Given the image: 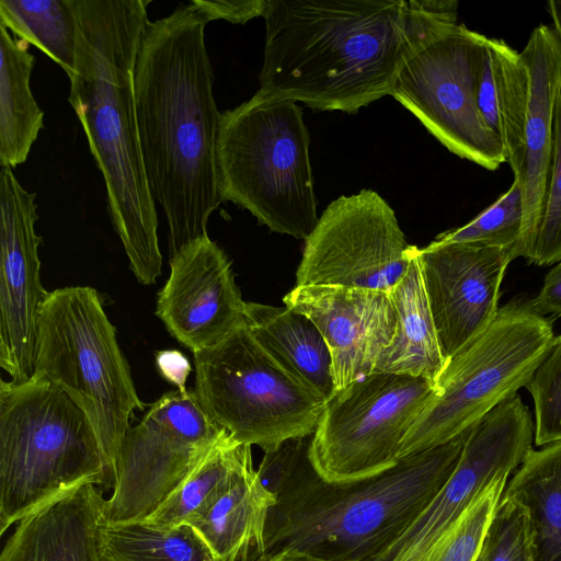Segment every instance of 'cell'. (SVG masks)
Here are the masks:
<instances>
[{
    "mask_svg": "<svg viewBox=\"0 0 561 561\" xmlns=\"http://www.w3.org/2000/svg\"><path fill=\"white\" fill-rule=\"evenodd\" d=\"M260 91L357 113L390 95L417 38L456 19L447 0H267Z\"/></svg>",
    "mask_w": 561,
    "mask_h": 561,
    "instance_id": "1",
    "label": "cell"
},
{
    "mask_svg": "<svg viewBox=\"0 0 561 561\" xmlns=\"http://www.w3.org/2000/svg\"><path fill=\"white\" fill-rule=\"evenodd\" d=\"M208 22L192 3L148 21L134 92L149 188L169 227L170 256L207 236L220 196L216 144L221 113L205 44Z\"/></svg>",
    "mask_w": 561,
    "mask_h": 561,
    "instance_id": "2",
    "label": "cell"
},
{
    "mask_svg": "<svg viewBox=\"0 0 561 561\" xmlns=\"http://www.w3.org/2000/svg\"><path fill=\"white\" fill-rule=\"evenodd\" d=\"M470 430L348 483L329 482L314 470L309 459L312 435L265 453L257 472L276 503L268 515L264 557L294 549L329 561H373L451 476Z\"/></svg>",
    "mask_w": 561,
    "mask_h": 561,
    "instance_id": "3",
    "label": "cell"
},
{
    "mask_svg": "<svg viewBox=\"0 0 561 561\" xmlns=\"http://www.w3.org/2000/svg\"><path fill=\"white\" fill-rule=\"evenodd\" d=\"M76 64L68 101L102 173L107 209L142 285L161 275L158 216L140 145L135 66L150 0H72Z\"/></svg>",
    "mask_w": 561,
    "mask_h": 561,
    "instance_id": "4",
    "label": "cell"
},
{
    "mask_svg": "<svg viewBox=\"0 0 561 561\" xmlns=\"http://www.w3.org/2000/svg\"><path fill=\"white\" fill-rule=\"evenodd\" d=\"M309 147L301 107L257 90L220 116L222 202L247 209L273 232L306 241L319 221Z\"/></svg>",
    "mask_w": 561,
    "mask_h": 561,
    "instance_id": "5",
    "label": "cell"
},
{
    "mask_svg": "<svg viewBox=\"0 0 561 561\" xmlns=\"http://www.w3.org/2000/svg\"><path fill=\"white\" fill-rule=\"evenodd\" d=\"M96 433L61 389L31 378L0 383V534L83 483L106 485Z\"/></svg>",
    "mask_w": 561,
    "mask_h": 561,
    "instance_id": "6",
    "label": "cell"
},
{
    "mask_svg": "<svg viewBox=\"0 0 561 561\" xmlns=\"http://www.w3.org/2000/svg\"><path fill=\"white\" fill-rule=\"evenodd\" d=\"M33 379L66 392L99 438L114 488L119 450L140 401L100 294L89 286L49 291L39 314Z\"/></svg>",
    "mask_w": 561,
    "mask_h": 561,
    "instance_id": "7",
    "label": "cell"
},
{
    "mask_svg": "<svg viewBox=\"0 0 561 561\" xmlns=\"http://www.w3.org/2000/svg\"><path fill=\"white\" fill-rule=\"evenodd\" d=\"M553 339L551 321L531 300L515 297L500 307L491 324L447 360L399 459L448 443L518 393Z\"/></svg>",
    "mask_w": 561,
    "mask_h": 561,
    "instance_id": "8",
    "label": "cell"
},
{
    "mask_svg": "<svg viewBox=\"0 0 561 561\" xmlns=\"http://www.w3.org/2000/svg\"><path fill=\"white\" fill-rule=\"evenodd\" d=\"M193 355L197 401L237 442L267 453L314 434L327 401L267 352L247 324Z\"/></svg>",
    "mask_w": 561,
    "mask_h": 561,
    "instance_id": "9",
    "label": "cell"
},
{
    "mask_svg": "<svg viewBox=\"0 0 561 561\" xmlns=\"http://www.w3.org/2000/svg\"><path fill=\"white\" fill-rule=\"evenodd\" d=\"M486 39L458 23L430 28L405 57L390 95L450 152L493 171L506 158L478 105Z\"/></svg>",
    "mask_w": 561,
    "mask_h": 561,
    "instance_id": "10",
    "label": "cell"
},
{
    "mask_svg": "<svg viewBox=\"0 0 561 561\" xmlns=\"http://www.w3.org/2000/svg\"><path fill=\"white\" fill-rule=\"evenodd\" d=\"M435 391L424 378L374 371L335 392L312 435L314 470L329 482L348 483L390 469Z\"/></svg>",
    "mask_w": 561,
    "mask_h": 561,
    "instance_id": "11",
    "label": "cell"
},
{
    "mask_svg": "<svg viewBox=\"0 0 561 561\" xmlns=\"http://www.w3.org/2000/svg\"><path fill=\"white\" fill-rule=\"evenodd\" d=\"M227 431L203 410L193 390L160 397L127 428L105 522L146 519L188 478Z\"/></svg>",
    "mask_w": 561,
    "mask_h": 561,
    "instance_id": "12",
    "label": "cell"
},
{
    "mask_svg": "<svg viewBox=\"0 0 561 561\" xmlns=\"http://www.w3.org/2000/svg\"><path fill=\"white\" fill-rule=\"evenodd\" d=\"M392 207L376 191L332 201L305 241L296 286H344L389 291L412 259Z\"/></svg>",
    "mask_w": 561,
    "mask_h": 561,
    "instance_id": "13",
    "label": "cell"
},
{
    "mask_svg": "<svg viewBox=\"0 0 561 561\" xmlns=\"http://www.w3.org/2000/svg\"><path fill=\"white\" fill-rule=\"evenodd\" d=\"M533 440L534 417L516 393L471 427L451 476L410 527L373 561H420L491 482L519 467Z\"/></svg>",
    "mask_w": 561,
    "mask_h": 561,
    "instance_id": "14",
    "label": "cell"
},
{
    "mask_svg": "<svg viewBox=\"0 0 561 561\" xmlns=\"http://www.w3.org/2000/svg\"><path fill=\"white\" fill-rule=\"evenodd\" d=\"M36 193L12 168L0 170V366L21 383L32 378L42 306L48 295L39 277Z\"/></svg>",
    "mask_w": 561,
    "mask_h": 561,
    "instance_id": "15",
    "label": "cell"
},
{
    "mask_svg": "<svg viewBox=\"0 0 561 561\" xmlns=\"http://www.w3.org/2000/svg\"><path fill=\"white\" fill-rule=\"evenodd\" d=\"M432 316L448 360L496 317L511 250L478 243L416 248Z\"/></svg>",
    "mask_w": 561,
    "mask_h": 561,
    "instance_id": "16",
    "label": "cell"
},
{
    "mask_svg": "<svg viewBox=\"0 0 561 561\" xmlns=\"http://www.w3.org/2000/svg\"><path fill=\"white\" fill-rule=\"evenodd\" d=\"M170 276L156 314L192 353L213 347L245 325L247 301L225 251L204 236L170 256Z\"/></svg>",
    "mask_w": 561,
    "mask_h": 561,
    "instance_id": "17",
    "label": "cell"
},
{
    "mask_svg": "<svg viewBox=\"0 0 561 561\" xmlns=\"http://www.w3.org/2000/svg\"><path fill=\"white\" fill-rule=\"evenodd\" d=\"M283 301L308 317L332 356L335 392L375 371L392 341L397 316L388 291L344 286H296Z\"/></svg>",
    "mask_w": 561,
    "mask_h": 561,
    "instance_id": "18",
    "label": "cell"
},
{
    "mask_svg": "<svg viewBox=\"0 0 561 561\" xmlns=\"http://www.w3.org/2000/svg\"><path fill=\"white\" fill-rule=\"evenodd\" d=\"M529 72V99L524 130V162L519 178L524 192L522 257L538 230L549 185L556 106L561 92V43L540 24L520 51Z\"/></svg>",
    "mask_w": 561,
    "mask_h": 561,
    "instance_id": "19",
    "label": "cell"
},
{
    "mask_svg": "<svg viewBox=\"0 0 561 561\" xmlns=\"http://www.w3.org/2000/svg\"><path fill=\"white\" fill-rule=\"evenodd\" d=\"M105 503L83 483L41 505L18 522L0 561H101Z\"/></svg>",
    "mask_w": 561,
    "mask_h": 561,
    "instance_id": "20",
    "label": "cell"
},
{
    "mask_svg": "<svg viewBox=\"0 0 561 561\" xmlns=\"http://www.w3.org/2000/svg\"><path fill=\"white\" fill-rule=\"evenodd\" d=\"M276 494L249 468L191 525L215 561H259L265 554V534Z\"/></svg>",
    "mask_w": 561,
    "mask_h": 561,
    "instance_id": "21",
    "label": "cell"
},
{
    "mask_svg": "<svg viewBox=\"0 0 561 561\" xmlns=\"http://www.w3.org/2000/svg\"><path fill=\"white\" fill-rule=\"evenodd\" d=\"M416 248L413 245L407 272L388 291L397 316V329L375 371L424 378L435 385L447 360L428 304Z\"/></svg>",
    "mask_w": 561,
    "mask_h": 561,
    "instance_id": "22",
    "label": "cell"
},
{
    "mask_svg": "<svg viewBox=\"0 0 561 561\" xmlns=\"http://www.w3.org/2000/svg\"><path fill=\"white\" fill-rule=\"evenodd\" d=\"M529 99V72L520 55L504 41L488 38L478 81V105L500 138L506 162L519 176Z\"/></svg>",
    "mask_w": 561,
    "mask_h": 561,
    "instance_id": "23",
    "label": "cell"
},
{
    "mask_svg": "<svg viewBox=\"0 0 561 561\" xmlns=\"http://www.w3.org/2000/svg\"><path fill=\"white\" fill-rule=\"evenodd\" d=\"M245 324L267 352L327 402L334 396L331 352L308 317L286 306L247 302Z\"/></svg>",
    "mask_w": 561,
    "mask_h": 561,
    "instance_id": "24",
    "label": "cell"
},
{
    "mask_svg": "<svg viewBox=\"0 0 561 561\" xmlns=\"http://www.w3.org/2000/svg\"><path fill=\"white\" fill-rule=\"evenodd\" d=\"M502 496L525 510L535 561H561V440L531 448Z\"/></svg>",
    "mask_w": 561,
    "mask_h": 561,
    "instance_id": "25",
    "label": "cell"
},
{
    "mask_svg": "<svg viewBox=\"0 0 561 561\" xmlns=\"http://www.w3.org/2000/svg\"><path fill=\"white\" fill-rule=\"evenodd\" d=\"M28 46L0 24V167L25 162L44 127L30 87L36 60Z\"/></svg>",
    "mask_w": 561,
    "mask_h": 561,
    "instance_id": "26",
    "label": "cell"
},
{
    "mask_svg": "<svg viewBox=\"0 0 561 561\" xmlns=\"http://www.w3.org/2000/svg\"><path fill=\"white\" fill-rule=\"evenodd\" d=\"M251 447L226 432L178 490L142 520L162 528L188 524L253 467Z\"/></svg>",
    "mask_w": 561,
    "mask_h": 561,
    "instance_id": "27",
    "label": "cell"
},
{
    "mask_svg": "<svg viewBox=\"0 0 561 561\" xmlns=\"http://www.w3.org/2000/svg\"><path fill=\"white\" fill-rule=\"evenodd\" d=\"M101 561H215L188 524L162 528L136 520L107 524L100 533Z\"/></svg>",
    "mask_w": 561,
    "mask_h": 561,
    "instance_id": "28",
    "label": "cell"
},
{
    "mask_svg": "<svg viewBox=\"0 0 561 561\" xmlns=\"http://www.w3.org/2000/svg\"><path fill=\"white\" fill-rule=\"evenodd\" d=\"M0 24L72 76L78 31L72 0H0Z\"/></svg>",
    "mask_w": 561,
    "mask_h": 561,
    "instance_id": "29",
    "label": "cell"
},
{
    "mask_svg": "<svg viewBox=\"0 0 561 561\" xmlns=\"http://www.w3.org/2000/svg\"><path fill=\"white\" fill-rule=\"evenodd\" d=\"M524 226L523 180L514 176L511 187L467 225L438 234V244L468 242L511 250L522 257Z\"/></svg>",
    "mask_w": 561,
    "mask_h": 561,
    "instance_id": "30",
    "label": "cell"
},
{
    "mask_svg": "<svg viewBox=\"0 0 561 561\" xmlns=\"http://www.w3.org/2000/svg\"><path fill=\"white\" fill-rule=\"evenodd\" d=\"M508 478L491 482L420 561H477Z\"/></svg>",
    "mask_w": 561,
    "mask_h": 561,
    "instance_id": "31",
    "label": "cell"
},
{
    "mask_svg": "<svg viewBox=\"0 0 561 561\" xmlns=\"http://www.w3.org/2000/svg\"><path fill=\"white\" fill-rule=\"evenodd\" d=\"M534 403V440L545 446L561 440V335L525 386Z\"/></svg>",
    "mask_w": 561,
    "mask_h": 561,
    "instance_id": "32",
    "label": "cell"
},
{
    "mask_svg": "<svg viewBox=\"0 0 561 561\" xmlns=\"http://www.w3.org/2000/svg\"><path fill=\"white\" fill-rule=\"evenodd\" d=\"M525 259L538 266L561 260V92L556 106L552 164L545 206Z\"/></svg>",
    "mask_w": 561,
    "mask_h": 561,
    "instance_id": "33",
    "label": "cell"
},
{
    "mask_svg": "<svg viewBox=\"0 0 561 561\" xmlns=\"http://www.w3.org/2000/svg\"><path fill=\"white\" fill-rule=\"evenodd\" d=\"M482 550L484 561H535L528 517L522 506L502 496Z\"/></svg>",
    "mask_w": 561,
    "mask_h": 561,
    "instance_id": "34",
    "label": "cell"
},
{
    "mask_svg": "<svg viewBox=\"0 0 561 561\" xmlns=\"http://www.w3.org/2000/svg\"><path fill=\"white\" fill-rule=\"evenodd\" d=\"M191 3L207 22L225 20L244 24L264 15L267 0H193Z\"/></svg>",
    "mask_w": 561,
    "mask_h": 561,
    "instance_id": "35",
    "label": "cell"
},
{
    "mask_svg": "<svg viewBox=\"0 0 561 561\" xmlns=\"http://www.w3.org/2000/svg\"><path fill=\"white\" fill-rule=\"evenodd\" d=\"M540 314L561 316V260L546 274L542 286L531 300Z\"/></svg>",
    "mask_w": 561,
    "mask_h": 561,
    "instance_id": "36",
    "label": "cell"
},
{
    "mask_svg": "<svg viewBox=\"0 0 561 561\" xmlns=\"http://www.w3.org/2000/svg\"><path fill=\"white\" fill-rule=\"evenodd\" d=\"M160 374L178 389H185V382L191 373L187 358L178 351H162L156 356Z\"/></svg>",
    "mask_w": 561,
    "mask_h": 561,
    "instance_id": "37",
    "label": "cell"
},
{
    "mask_svg": "<svg viewBox=\"0 0 561 561\" xmlns=\"http://www.w3.org/2000/svg\"><path fill=\"white\" fill-rule=\"evenodd\" d=\"M259 561H329L307 552L294 549H284L275 553L267 554Z\"/></svg>",
    "mask_w": 561,
    "mask_h": 561,
    "instance_id": "38",
    "label": "cell"
},
{
    "mask_svg": "<svg viewBox=\"0 0 561 561\" xmlns=\"http://www.w3.org/2000/svg\"><path fill=\"white\" fill-rule=\"evenodd\" d=\"M547 5L553 21V31L561 43V0H550Z\"/></svg>",
    "mask_w": 561,
    "mask_h": 561,
    "instance_id": "39",
    "label": "cell"
},
{
    "mask_svg": "<svg viewBox=\"0 0 561 561\" xmlns=\"http://www.w3.org/2000/svg\"><path fill=\"white\" fill-rule=\"evenodd\" d=\"M483 547V546H482ZM477 561H484V554H483V550H481Z\"/></svg>",
    "mask_w": 561,
    "mask_h": 561,
    "instance_id": "40",
    "label": "cell"
}]
</instances>
